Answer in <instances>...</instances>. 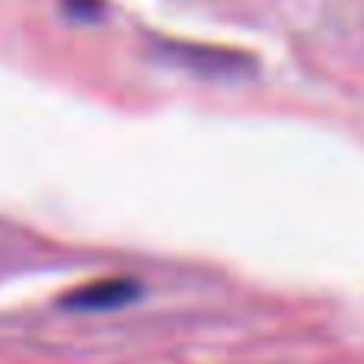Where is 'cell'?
<instances>
[{"label":"cell","instance_id":"cell-1","mask_svg":"<svg viewBox=\"0 0 364 364\" xmlns=\"http://www.w3.org/2000/svg\"><path fill=\"white\" fill-rule=\"evenodd\" d=\"M141 294V284L134 278H96L90 284H80L70 294L61 297V307L68 310H87V314H102V310H119L132 304Z\"/></svg>","mask_w":364,"mask_h":364}]
</instances>
